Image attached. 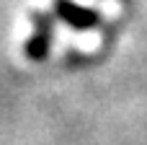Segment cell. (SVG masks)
I'll list each match as a JSON object with an SVG mask.
<instances>
[{"instance_id": "2", "label": "cell", "mask_w": 147, "mask_h": 145, "mask_svg": "<svg viewBox=\"0 0 147 145\" xmlns=\"http://www.w3.org/2000/svg\"><path fill=\"white\" fill-rule=\"evenodd\" d=\"M54 16L62 18L65 23H70L75 31H88L101 21L98 10L85 8V5H80L75 0H54Z\"/></svg>"}, {"instance_id": "1", "label": "cell", "mask_w": 147, "mask_h": 145, "mask_svg": "<svg viewBox=\"0 0 147 145\" xmlns=\"http://www.w3.org/2000/svg\"><path fill=\"white\" fill-rule=\"evenodd\" d=\"M31 23H34V34L26 39L23 54L34 62H41L49 54V47H52V39H54V16L47 13V10H34Z\"/></svg>"}]
</instances>
